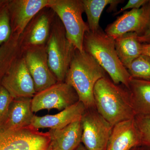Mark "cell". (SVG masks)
Listing matches in <instances>:
<instances>
[{
    "label": "cell",
    "instance_id": "6da1fadb",
    "mask_svg": "<svg viewBox=\"0 0 150 150\" xmlns=\"http://www.w3.org/2000/svg\"><path fill=\"white\" fill-rule=\"evenodd\" d=\"M93 96L97 111L112 126L136 115L129 90L106 76L96 84Z\"/></svg>",
    "mask_w": 150,
    "mask_h": 150
},
{
    "label": "cell",
    "instance_id": "7a4b0ae2",
    "mask_svg": "<svg viewBox=\"0 0 150 150\" xmlns=\"http://www.w3.org/2000/svg\"><path fill=\"white\" fill-rule=\"evenodd\" d=\"M105 73L92 56L76 49L64 82L75 90L86 109L96 108L94 88Z\"/></svg>",
    "mask_w": 150,
    "mask_h": 150
},
{
    "label": "cell",
    "instance_id": "3957f363",
    "mask_svg": "<svg viewBox=\"0 0 150 150\" xmlns=\"http://www.w3.org/2000/svg\"><path fill=\"white\" fill-rule=\"evenodd\" d=\"M83 50L92 56L114 83H120L129 89L131 77L118 58L115 48V40L100 28L94 32L85 34Z\"/></svg>",
    "mask_w": 150,
    "mask_h": 150
},
{
    "label": "cell",
    "instance_id": "277c9868",
    "mask_svg": "<svg viewBox=\"0 0 150 150\" xmlns=\"http://www.w3.org/2000/svg\"><path fill=\"white\" fill-rule=\"evenodd\" d=\"M46 46L51 72L58 82H64L76 48L67 39L64 27L56 15Z\"/></svg>",
    "mask_w": 150,
    "mask_h": 150
},
{
    "label": "cell",
    "instance_id": "5b68a950",
    "mask_svg": "<svg viewBox=\"0 0 150 150\" xmlns=\"http://www.w3.org/2000/svg\"><path fill=\"white\" fill-rule=\"evenodd\" d=\"M47 8L60 19L67 39L76 49L83 51L84 37L90 30L82 18L84 12L82 0H49Z\"/></svg>",
    "mask_w": 150,
    "mask_h": 150
},
{
    "label": "cell",
    "instance_id": "8992f818",
    "mask_svg": "<svg viewBox=\"0 0 150 150\" xmlns=\"http://www.w3.org/2000/svg\"><path fill=\"white\" fill-rule=\"evenodd\" d=\"M0 150H52L50 134L31 125L12 130L0 124Z\"/></svg>",
    "mask_w": 150,
    "mask_h": 150
},
{
    "label": "cell",
    "instance_id": "52a82bcc",
    "mask_svg": "<svg viewBox=\"0 0 150 150\" xmlns=\"http://www.w3.org/2000/svg\"><path fill=\"white\" fill-rule=\"evenodd\" d=\"M22 56L34 82L36 93L59 82L49 68L46 44L23 47Z\"/></svg>",
    "mask_w": 150,
    "mask_h": 150
},
{
    "label": "cell",
    "instance_id": "ba28073f",
    "mask_svg": "<svg viewBox=\"0 0 150 150\" xmlns=\"http://www.w3.org/2000/svg\"><path fill=\"white\" fill-rule=\"evenodd\" d=\"M81 143L88 150H105L112 126L96 108L86 109L82 117Z\"/></svg>",
    "mask_w": 150,
    "mask_h": 150
},
{
    "label": "cell",
    "instance_id": "9c48e42d",
    "mask_svg": "<svg viewBox=\"0 0 150 150\" xmlns=\"http://www.w3.org/2000/svg\"><path fill=\"white\" fill-rule=\"evenodd\" d=\"M79 101L72 87L65 82H59L35 94L32 98L31 109L33 112L53 109L62 111Z\"/></svg>",
    "mask_w": 150,
    "mask_h": 150
},
{
    "label": "cell",
    "instance_id": "30bf717a",
    "mask_svg": "<svg viewBox=\"0 0 150 150\" xmlns=\"http://www.w3.org/2000/svg\"><path fill=\"white\" fill-rule=\"evenodd\" d=\"M1 85L14 98H32L36 94L34 82L23 56L14 63L4 75Z\"/></svg>",
    "mask_w": 150,
    "mask_h": 150
},
{
    "label": "cell",
    "instance_id": "8fae6325",
    "mask_svg": "<svg viewBox=\"0 0 150 150\" xmlns=\"http://www.w3.org/2000/svg\"><path fill=\"white\" fill-rule=\"evenodd\" d=\"M150 20V0L141 8L126 12L112 23L108 25L105 32L115 40L129 32L141 35L147 27Z\"/></svg>",
    "mask_w": 150,
    "mask_h": 150
},
{
    "label": "cell",
    "instance_id": "7c38bea8",
    "mask_svg": "<svg viewBox=\"0 0 150 150\" xmlns=\"http://www.w3.org/2000/svg\"><path fill=\"white\" fill-rule=\"evenodd\" d=\"M49 2V0L8 1L12 34L21 36L33 19L40 11L47 8Z\"/></svg>",
    "mask_w": 150,
    "mask_h": 150
},
{
    "label": "cell",
    "instance_id": "4fadbf2b",
    "mask_svg": "<svg viewBox=\"0 0 150 150\" xmlns=\"http://www.w3.org/2000/svg\"><path fill=\"white\" fill-rule=\"evenodd\" d=\"M43 10L33 19L21 35L23 48L46 44L56 14L51 9V12Z\"/></svg>",
    "mask_w": 150,
    "mask_h": 150
},
{
    "label": "cell",
    "instance_id": "5bb4252c",
    "mask_svg": "<svg viewBox=\"0 0 150 150\" xmlns=\"http://www.w3.org/2000/svg\"><path fill=\"white\" fill-rule=\"evenodd\" d=\"M141 144L139 134L134 118L113 126L105 150H129Z\"/></svg>",
    "mask_w": 150,
    "mask_h": 150
},
{
    "label": "cell",
    "instance_id": "9a60e30c",
    "mask_svg": "<svg viewBox=\"0 0 150 150\" xmlns=\"http://www.w3.org/2000/svg\"><path fill=\"white\" fill-rule=\"evenodd\" d=\"M86 110L83 103L79 101L54 115L43 116L34 115L30 125L37 129L46 128L50 129H62L74 121L81 119Z\"/></svg>",
    "mask_w": 150,
    "mask_h": 150
},
{
    "label": "cell",
    "instance_id": "2e32d148",
    "mask_svg": "<svg viewBox=\"0 0 150 150\" xmlns=\"http://www.w3.org/2000/svg\"><path fill=\"white\" fill-rule=\"evenodd\" d=\"M81 119L62 129H50L52 150H76L81 143L82 126Z\"/></svg>",
    "mask_w": 150,
    "mask_h": 150
},
{
    "label": "cell",
    "instance_id": "e0dca14e",
    "mask_svg": "<svg viewBox=\"0 0 150 150\" xmlns=\"http://www.w3.org/2000/svg\"><path fill=\"white\" fill-rule=\"evenodd\" d=\"M32 98H14L5 120L0 124L6 129L12 130L30 126L34 115L31 109Z\"/></svg>",
    "mask_w": 150,
    "mask_h": 150
},
{
    "label": "cell",
    "instance_id": "ac0fdd59",
    "mask_svg": "<svg viewBox=\"0 0 150 150\" xmlns=\"http://www.w3.org/2000/svg\"><path fill=\"white\" fill-rule=\"evenodd\" d=\"M115 48L120 61L126 69L133 61L142 54V44L135 32H129L115 39Z\"/></svg>",
    "mask_w": 150,
    "mask_h": 150
},
{
    "label": "cell",
    "instance_id": "d6986e66",
    "mask_svg": "<svg viewBox=\"0 0 150 150\" xmlns=\"http://www.w3.org/2000/svg\"><path fill=\"white\" fill-rule=\"evenodd\" d=\"M129 90L136 115L150 114V80L132 78Z\"/></svg>",
    "mask_w": 150,
    "mask_h": 150
},
{
    "label": "cell",
    "instance_id": "ffe728a7",
    "mask_svg": "<svg viewBox=\"0 0 150 150\" xmlns=\"http://www.w3.org/2000/svg\"><path fill=\"white\" fill-rule=\"evenodd\" d=\"M23 49L20 36L14 34L0 46L1 80L14 63L22 56Z\"/></svg>",
    "mask_w": 150,
    "mask_h": 150
},
{
    "label": "cell",
    "instance_id": "44dd1931",
    "mask_svg": "<svg viewBox=\"0 0 150 150\" xmlns=\"http://www.w3.org/2000/svg\"><path fill=\"white\" fill-rule=\"evenodd\" d=\"M116 0H82L84 12L87 17L90 30L97 31L100 28L99 21L103 10L108 5H110Z\"/></svg>",
    "mask_w": 150,
    "mask_h": 150
},
{
    "label": "cell",
    "instance_id": "7402d4cb",
    "mask_svg": "<svg viewBox=\"0 0 150 150\" xmlns=\"http://www.w3.org/2000/svg\"><path fill=\"white\" fill-rule=\"evenodd\" d=\"M131 78L150 80V57L141 54L127 69Z\"/></svg>",
    "mask_w": 150,
    "mask_h": 150
},
{
    "label": "cell",
    "instance_id": "603a6c76",
    "mask_svg": "<svg viewBox=\"0 0 150 150\" xmlns=\"http://www.w3.org/2000/svg\"><path fill=\"white\" fill-rule=\"evenodd\" d=\"M8 1H0V46L8 41L12 34Z\"/></svg>",
    "mask_w": 150,
    "mask_h": 150
},
{
    "label": "cell",
    "instance_id": "cb8c5ba5",
    "mask_svg": "<svg viewBox=\"0 0 150 150\" xmlns=\"http://www.w3.org/2000/svg\"><path fill=\"white\" fill-rule=\"evenodd\" d=\"M134 119L139 134L141 144L150 147V114L137 115Z\"/></svg>",
    "mask_w": 150,
    "mask_h": 150
},
{
    "label": "cell",
    "instance_id": "d4e9b609",
    "mask_svg": "<svg viewBox=\"0 0 150 150\" xmlns=\"http://www.w3.org/2000/svg\"><path fill=\"white\" fill-rule=\"evenodd\" d=\"M14 98L4 87L0 85V123L5 120Z\"/></svg>",
    "mask_w": 150,
    "mask_h": 150
},
{
    "label": "cell",
    "instance_id": "484cf974",
    "mask_svg": "<svg viewBox=\"0 0 150 150\" xmlns=\"http://www.w3.org/2000/svg\"><path fill=\"white\" fill-rule=\"evenodd\" d=\"M149 0H129L126 5L122 8L120 10L115 12V13L113 14V16L117 15L128 9L132 8V9H133L141 8Z\"/></svg>",
    "mask_w": 150,
    "mask_h": 150
},
{
    "label": "cell",
    "instance_id": "4316f807",
    "mask_svg": "<svg viewBox=\"0 0 150 150\" xmlns=\"http://www.w3.org/2000/svg\"><path fill=\"white\" fill-rule=\"evenodd\" d=\"M138 39L142 44H150V20L145 31L141 35H138Z\"/></svg>",
    "mask_w": 150,
    "mask_h": 150
},
{
    "label": "cell",
    "instance_id": "83f0119b",
    "mask_svg": "<svg viewBox=\"0 0 150 150\" xmlns=\"http://www.w3.org/2000/svg\"><path fill=\"white\" fill-rule=\"evenodd\" d=\"M142 54L150 57V44H142Z\"/></svg>",
    "mask_w": 150,
    "mask_h": 150
},
{
    "label": "cell",
    "instance_id": "f1b7e54d",
    "mask_svg": "<svg viewBox=\"0 0 150 150\" xmlns=\"http://www.w3.org/2000/svg\"><path fill=\"white\" fill-rule=\"evenodd\" d=\"M129 150H150V147L145 145L141 144L134 147Z\"/></svg>",
    "mask_w": 150,
    "mask_h": 150
},
{
    "label": "cell",
    "instance_id": "f546056e",
    "mask_svg": "<svg viewBox=\"0 0 150 150\" xmlns=\"http://www.w3.org/2000/svg\"><path fill=\"white\" fill-rule=\"evenodd\" d=\"M77 150H88L82 144H81L79 145V147H78Z\"/></svg>",
    "mask_w": 150,
    "mask_h": 150
},
{
    "label": "cell",
    "instance_id": "4dcf8cb0",
    "mask_svg": "<svg viewBox=\"0 0 150 150\" xmlns=\"http://www.w3.org/2000/svg\"></svg>",
    "mask_w": 150,
    "mask_h": 150
}]
</instances>
